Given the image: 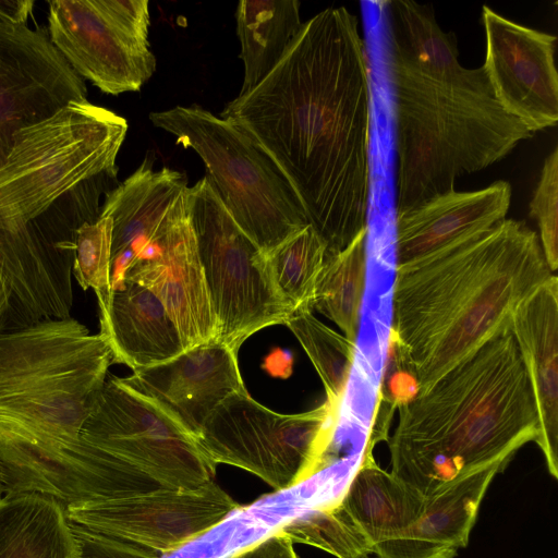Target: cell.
Instances as JSON below:
<instances>
[{
	"instance_id": "277c9868",
	"label": "cell",
	"mask_w": 558,
	"mask_h": 558,
	"mask_svg": "<svg viewBox=\"0 0 558 558\" xmlns=\"http://www.w3.org/2000/svg\"><path fill=\"white\" fill-rule=\"evenodd\" d=\"M550 275L537 233L513 219L396 268L390 333L421 392L510 329L517 306Z\"/></svg>"
},
{
	"instance_id": "30bf717a",
	"label": "cell",
	"mask_w": 558,
	"mask_h": 558,
	"mask_svg": "<svg viewBox=\"0 0 558 558\" xmlns=\"http://www.w3.org/2000/svg\"><path fill=\"white\" fill-rule=\"evenodd\" d=\"M187 201L216 340L238 352L253 333L284 324L292 313L274 283L266 255L236 225L206 175L189 187Z\"/></svg>"
},
{
	"instance_id": "d6986e66",
	"label": "cell",
	"mask_w": 558,
	"mask_h": 558,
	"mask_svg": "<svg viewBox=\"0 0 558 558\" xmlns=\"http://www.w3.org/2000/svg\"><path fill=\"white\" fill-rule=\"evenodd\" d=\"M510 330L533 389L535 442L549 474L558 477V278L550 275L517 306Z\"/></svg>"
},
{
	"instance_id": "4316f807",
	"label": "cell",
	"mask_w": 558,
	"mask_h": 558,
	"mask_svg": "<svg viewBox=\"0 0 558 558\" xmlns=\"http://www.w3.org/2000/svg\"><path fill=\"white\" fill-rule=\"evenodd\" d=\"M327 246L308 223L266 254L274 283L291 313L313 308Z\"/></svg>"
},
{
	"instance_id": "44dd1931",
	"label": "cell",
	"mask_w": 558,
	"mask_h": 558,
	"mask_svg": "<svg viewBox=\"0 0 558 558\" xmlns=\"http://www.w3.org/2000/svg\"><path fill=\"white\" fill-rule=\"evenodd\" d=\"M507 464H488L439 488L426 497L422 517L410 529L373 554L377 558H453L469 542L489 484Z\"/></svg>"
},
{
	"instance_id": "74e56055",
	"label": "cell",
	"mask_w": 558,
	"mask_h": 558,
	"mask_svg": "<svg viewBox=\"0 0 558 558\" xmlns=\"http://www.w3.org/2000/svg\"><path fill=\"white\" fill-rule=\"evenodd\" d=\"M367 558V557H366Z\"/></svg>"
},
{
	"instance_id": "52a82bcc",
	"label": "cell",
	"mask_w": 558,
	"mask_h": 558,
	"mask_svg": "<svg viewBox=\"0 0 558 558\" xmlns=\"http://www.w3.org/2000/svg\"><path fill=\"white\" fill-rule=\"evenodd\" d=\"M126 132L124 118L88 100L21 130L0 167V221L32 219L83 182L118 173Z\"/></svg>"
},
{
	"instance_id": "83f0119b",
	"label": "cell",
	"mask_w": 558,
	"mask_h": 558,
	"mask_svg": "<svg viewBox=\"0 0 558 558\" xmlns=\"http://www.w3.org/2000/svg\"><path fill=\"white\" fill-rule=\"evenodd\" d=\"M284 325L299 340L318 373L326 400L341 408L354 364L356 343L318 320L311 310L292 313Z\"/></svg>"
},
{
	"instance_id": "6da1fadb",
	"label": "cell",
	"mask_w": 558,
	"mask_h": 558,
	"mask_svg": "<svg viewBox=\"0 0 558 558\" xmlns=\"http://www.w3.org/2000/svg\"><path fill=\"white\" fill-rule=\"evenodd\" d=\"M221 118L276 165L327 255L368 229L369 69L348 9L327 8L304 22L274 70Z\"/></svg>"
},
{
	"instance_id": "d4e9b609",
	"label": "cell",
	"mask_w": 558,
	"mask_h": 558,
	"mask_svg": "<svg viewBox=\"0 0 558 558\" xmlns=\"http://www.w3.org/2000/svg\"><path fill=\"white\" fill-rule=\"evenodd\" d=\"M244 78L239 95L252 90L279 63L302 28L298 0H242L235 11Z\"/></svg>"
},
{
	"instance_id": "e575fe53",
	"label": "cell",
	"mask_w": 558,
	"mask_h": 558,
	"mask_svg": "<svg viewBox=\"0 0 558 558\" xmlns=\"http://www.w3.org/2000/svg\"><path fill=\"white\" fill-rule=\"evenodd\" d=\"M34 4L32 0H0V22L27 25Z\"/></svg>"
},
{
	"instance_id": "9c48e42d",
	"label": "cell",
	"mask_w": 558,
	"mask_h": 558,
	"mask_svg": "<svg viewBox=\"0 0 558 558\" xmlns=\"http://www.w3.org/2000/svg\"><path fill=\"white\" fill-rule=\"evenodd\" d=\"M339 413L327 400L306 412L278 413L245 389L214 410L196 441L214 465L238 466L286 490L332 464Z\"/></svg>"
},
{
	"instance_id": "1f68e13d",
	"label": "cell",
	"mask_w": 558,
	"mask_h": 558,
	"mask_svg": "<svg viewBox=\"0 0 558 558\" xmlns=\"http://www.w3.org/2000/svg\"><path fill=\"white\" fill-rule=\"evenodd\" d=\"M530 216L536 221L538 240L551 272L558 267V148L546 157L530 202Z\"/></svg>"
},
{
	"instance_id": "7402d4cb",
	"label": "cell",
	"mask_w": 558,
	"mask_h": 558,
	"mask_svg": "<svg viewBox=\"0 0 558 558\" xmlns=\"http://www.w3.org/2000/svg\"><path fill=\"white\" fill-rule=\"evenodd\" d=\"M108 306L99 311L100 335L112 362L133 372L172 359L185 349L181 335L157 295L143 284L121 279Z\"/></svg>"
},
{
	"instance_id": "ffe728a7",
	"label": "cell",
	"mask_w": 558,
	"mask_h": 558,
	"mask_svg": "<svg viewBox=\"0 0 558 558\" xmlns=\"http://www.w3.org/2000/svg\"><path fill=\"white\" fill-rule=\"evenodd\" d=\"M187 179L163 167L154 169V156L109 191L100 217L112 220L111 262L126 264L149 241L189 214Z\"/></svg>"
},
{
	"instance_id": "8992f818",
	"label": "cell",
	"mask_w": 558,
	"mask_h": 558,
	"mask_svg": "<svg viewBox=\"0 0 558 558\" xmlns=\"http://www.w3.org/2000/svg\"><path fill=\"white\" fill-rule=\"evenodd\" d=\"M149 120L196 151L225 208L265 255L308 225L276 165L229 121L198 105L154 111Z\"/></svg>"
},
{
	"instance_id": "4dcf8cb0",
	"label": "cell",
	"mask_w": 558,
	"mask_h": 558,
	"mask_svg": "<svg viewBox=\"0 0 558 558\" xmlns=\"http://www.w3.org/2000/svg\"><path fill=\"white\" fill-rule=\"evenodd\" d=\"M421 392L414 368L401 344L389 333L386 362L378 391V412L369 437L376 444L388 439L391 414Z\"/></svg>"
},
{
	"instance_id": "8fae6325",
	"label": "cell",
	"mask_w": 558,
	"mask_h": 558,
	"mask_svg": "<svg viewBox=\"0 0 558 558\" xmlns=\"http://www.w3.org/2000/svg\"><path fill=\"white\" fill-rule=\"evenodd\" d=\"M147 0L48 1V35L73 71L102 93L137 92L156 70Z\"/></svg>"
},
{
	"instance_id": "9a60e30c",
	"label": "cell",
	"mask_w": 558,
	"mask_h": 558,
	"mask_svg": "<svg viewBox=\"0 0 558 558\" xmlns=\"http://www.w3.org/2000/svg\"><path fill=\"white\" fill-rule=\"evenodd\" d=\"M485 71L501 108L535 133L557 125V37L482 9Z\"/></svg>"
},
{
	"instance_id": "5b68a950",
	"label": "cell",
	"mask_w": 558,
	"mask_h": 558,
	"mask_svg": "<svg viewBox=\"0 0 558 558\" xmlns=\"http://www.w3.org/2000/svg\"><path fill=\"white\" fill-rule=\"evenodd\" d=\"M391 473L425 497L535 441V398L510 329L398 409Z\"/></svg>"
},
{
	"instance_id": "e0dca14e",
	"label": "cell",
	"mask_w": 558,
	"mask_h": 558,
	"mask_svg": "<svg viewBox=\"0 0 558 558\" xmlns=\"http://www.w3.org/2000/svg\"><path fill=\"white\" fill-rule=\"evenodd\" d=\"M122 380L145 396L195 439L205 421L229 396L245 390L238 352L211 340Z\"/></svg>"
},
{
	"instance_id": "7a4b0ae2",
	"label": "cell",
	"mask_w": 558,
	"mask_h": 558,
	"mask_svg": "<svg viewBox=\"0 0 558 558\" xmlns=\"http://www.w3.org/2000/svg\"><path fill=\"white\" fill-rule=\"evenodd\" d=\"M111 363L106 339L71 317L0 333V493H39L65 508L157 488L82 437Z\"/></svg>"
},
{
	"instance_id": "603a6c76",
	"label": "cell",
	"mask_w": 558,
	"mask_h": 558,
	"mask_svg": "<svg viewBox=\"0 0 558 558\" xmlns=\"http://www.w3.org/2000/svg\"><path fill=\"white\" fill-rule=\"evenodd\" d=\"M373 445L352 477L340 506L375 547L395 539L423 514L426 497L411 485L383 470L373 458Z\"/></svg>"
},
{
	"instance_id": "d590c367",
	"label": "cell",
	"mask_w": 558,
	"mask_h": 558,
	"mask_svg": "<svg viewBox=\"0 0 558 558\" xmlns=\"http://www.w3.org/2000/svg\"><path fill=\"white\" fill-rule=\"evenodd\" d=\"M10 294L5 281L0 272V333L2 332L3 320L9 307Z\"/></svg>"
},
{
	"instance_id": "ba28073f",
	"label": "cell",
	"mask_w": 558,
	"mask_h": 558,
	"mask_svg": "<svg viewBox=\"0 0 558 558\" xmlns=\"http://www.w3.org/2000/svg\"><path fill=\"white\" fill-rule=\"evenodd\" d=\"M117 174L83 182L32 219L0 221V272L10 294L2 332L70 317L77 233L100 217Z\"/></svg>"
},
{
	"instance_id": "8d00e7d4",
	"label": "cell",
	"mask_w": 558,
	"mask_h": 558,
	"mask_svg": "<svg viewBox=\"0 0 558 558\" xmlns=\"http://www.w3.org/2000/svg\"><path fill=\"white\" fill-rule=\"evenodd\" d=\"M0 485H1V483H0Z\"/></svg>"
},
{
	"instance_id": "2e32d148",
	"label": "cell",
	"mask_w": 558,
	"mask_h": 558,
	"mask_svg": "<svg viewBox=\"0 0 558 558\" xmlns=\"http://www.w3.org/2000/svg\"><path fill=\"white\" fill-rule=\"evenodd\" d=\"M112 277L136 281L161 301L184 349L216 340V320L189 214L149 241Z\"/></svg>"
},
{
	"instance_id": "f1b7e54d",
	"label": "cell",
	"mask_w": 558,
	"mask_h": 558,
	"mask_svg": "<svg viewBox=\"0 0 558 558\" xmlns=\"http://www.w3.org/2000/svg\"><path fill=\"white\" fill-rule=\"evenodd\" d=\"M279 530L293 544L312 545L337 558H366L372 554L368 538L340 505L314 509Z\"/></svg>"
},
{
	"instance_id": "ac0fdd59",
	"label": "cell",
	"mask_w": 558,
	"mask_h": 558,
	"mask_svg": "<svg viewBox=\"0 0 558 558\" xmlns=\"http://www.w3.org/2000/svg\"><path fill=\"white\" fill-rule=\"evenodd\" d=\"M507 181L471 192L456 190L396 213V268L427 258L506 219Z\"/></svg>"
},
{
	"instance_id": "836d02e7",
	"label": "cell",
	"mask_w": 558,
	"mask_h": 558,
	"mask_svg": "<svg viewBox=\"0 0 558 558\" xmlns=\"http://www.w3.org/2000/svg\"><path fill=\"white\" fill-rule=\"evenodd\" d=\"M231 558H299L291 539L280 530L243 548Z\"/></svg>"
},
{
	"instance_id": "4fadbf2b",
	"label": "cell",
	"mask_w": 558,
	"mask_h": 558,
	"mask_svg": "<svg viewBox=\"0 0 558 558\" xmlns=\"http://www.w3.org/2000/svg\"><path fill=\"white\" fill-rule=\"evenodd\" d=\"M239 504L214 481L117 500L69 505L71 523L169 554L220 524Z\"/></svg>"
},
{
	"instance_id": "484cf974",
	"label": "cell",
	"mask_w": 558,
	"mask_h": 558,
	"mask_svg": "<svg viewBox=\"0 0 558 558\" xmlns=\"http://www.w3.org/2000/svg\"><path fill=\"white\" fill-rule=\"evenodd\" d=\"M367 234L363 230L343 250L327 255L319 272L313 307L356 343L367 272Z\"/></svg>"
},
{
	"instance_id": "3957f363",
	"label": "cell",
	"mask_w": 558,
	"mask_h": 558,
	"mask_svg": "<svg viewBox=\"0 0 558 558\" xmlns=\"http://www.w3.org/2000/svg\"><path fill=\"white\" fill-rule=\"evenodd\" d=\"M393 95L396 213L454 190L533 137L496 100L484 69L459 63L453 33L434 9L409 0L381 3Z\"/></svg>"
},
{
	"instance_id": "5bb4252c",
	"label": "cell",
	"mask_w": 558,
	"mask_h": 558,
	"mask_svg": "<svg viewBox=\"0 0 558 558\" xmlns=\"http://www.w3.org/2000/svg\"><path fill=\"white\" fill-rule=\"evenodd\" d=\"M86 100L84 80L52 45L47 28L0 22V167L21 130Z\"/></svg>"
},
{
	"instance_id": "d6a6232c",
	"label": "cell",
	"mask_w": 558,
	"mask_h": 558,
	"mask_svg": "<svg viewBox=\"0 0 558 558\" xmlns=\"http://www.w3.org/2000/svg\"><path fill=\"white\" fill-rule=\"evenodd\" d=\"M77 544V558H161L163 555L85 526L71 523Z\"/></svg>"
},
{
	"instance_id": "f546056e",
	"label": "cell",
	"mask_w": 558,
	"mask_h": 558,
	"mask_svg": "<svg viewBox=\"0 0 558 558\" xmlns=\"http://www.w3.org/2000/svg\"><path fill=\"white\" fill-rule=\"evenodd\" d=\"M111 245L112 220L109 217H99L78 230L72 272L84 290L95 291L99 311L108 306L113 291Z\"/></svg>"
},
{
	"instance_id": "7c38bea8",
	"label": "cell",
	"mask_w": 558,
	"mask_h": 558,
	"mask_svg": "<svg viewBox=\"0 0 558 558\" xmlns=\"http://www.w3.org/2000/svg\"><path fill=\"white\" fill-rule=\"evenodd\" d=\"M82 437L165 488L194 489L213 481L216 465L196 439L122 378L106 380Z\"/></svg>"
},
{
	"instance_id": "cb8c5ba5",
	"label": "cell",
	"mask_w": 558,
	"mask_h": 558,
	"mask_svg": "<svg viewBox=\"0 0 558 558\" xmlns=\"http://www.w3.org/2000/svg\"><path fill=\"white\" fill-rule=\"evenodd\" d=\"M64 507L34 492L0 498V558H77Z\"/></svg>"
}]
</instances>
